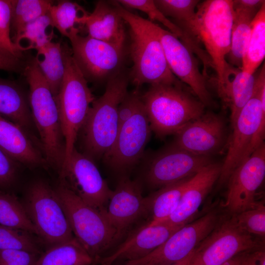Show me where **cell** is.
<instances>
[{
  "mask_svg": "<svg viewBox=\"0 0 265 265\" xmlns=\"http://www.w3.org/2000/svg\"><path fill=\"white\" fill-rule=\"evenodd\" d=\"M233 18V0H207L199 3L192 20L176 25L183 33L181 40L199 57L200 47H204L206 69L211 67L215 71L216 89L222 101L231 77L239 69L226 60Z\"/></svg>",
  "mask_w": 265,
  "mask_h": 265,
  "instance_id": "1",
  "label": "cell"
},
{
  "mask_svg": "<svg viewBox=\"0 0 265 265\" xmlns=\"http://www.w3.org/2000/svg\"><path fill=\"white\" fill-rule=\"evenodd\" d=\"M118 13L130 27V53L133 66L129 74L137 88L144 83H177L181 82L171 72L161 42L152 22L134 14L112 1Z\"/></svg>",
  "mask_w": 265,
  "mask_h": 265,
  "instance_id": "2",
  "label": "cell"
},
{
  "mask_svg": "<svg viewBox=\"0 0 265 265\" xmlns=\"http://www.w3.org/2000/svg\"><path fill=\"white\" fill-rule=\"evenodd\" d=\"M129 74L122 70L106 81L105 91L91 104L79 134L84 154L93 160L112 146L119 125L118 108L127 93Z\"/></svg>",
  "mask_w": 265,
  "mask_h": 265,
  "instance_id": "3",
  "label": "cell"
},
{
  "mask_svg": "<svg viewBox=\"0 0 265 265\" xmlns=\"http://www.w3.org/2000/svg\"><path fill=\"white\" fill-rule=\"evenodd\" d=\"M29 85L28 102L47 165L58 173L65 160V145L57 105L34 58L26 62L23 72Z\"/></svg>",
  "mask_w": 265,
  "mask_h": 265,
  "instance_id": "4",
  "label": "cell"
},
{
  "mask_svg": "<svg viewBox=\"0 0 265 265\" xmlns=\"http://www.w3.org/2000/svg\"><path fill=\"white\" fill-rule=\"evenodd\" d=\"M141 100L152 132L160 138L175 135L205 112L204 104L182 82L151 84Z\"/></svg>",
  "mask_w": 265,
  "mask_h": 265,
  "instance_id": "5",
  "label": "cell"
},
{
  "mask_svg": "<svg viewBox=\"0 0 265 265\" xmlns=\"http://www.w3.org/2000/svg\"><path fill=\"white\" fill-rule=\"evenodd\" d=\"M74 237L95 264L121 237L105 212L85 203L69 189L59 184L54 188Z\"/></svg>",
  "mask_w": 265,
  "mask_h": 265,
  "instance_id": "6",
  "label": "cell"
},
{
  "mask_svg": "<svg viewBox=\"0 0 265 265\" xmlns=\"http://www.w3.org/2000/svg\"><path fill=\"white\" fill-rule=\"evenodd\" d=\"M62 47L65 72L58 93L54 98L65 145L63 166L70 159L79 132L95 98L73 57L71 48L64 42Z\"/></svg>",
  "mask_w": 265,
  "mask_h": 265,
  "instance_id": "7",
  "label": "cell"
},
{
  "mask_svg": "<svg viewBox=\"0 0 265 265\" xmlns=\"http://www.w3.org/2000/svg\"><path fill=\"white\" fill-rule=\"evenodd\" d=\"M265 82V71L257 75V83L252 97L243 106L232 125V132L227 142V152L222 163L219 185L227 182L237 166L264 142L265 105L260 97V89Z\"/></svg>",
  "mask_w": 265,
  "mask_h": 265,
  "instance_id": "8",
  "label": "cell"
},
{
  "mask_svg": "<svg viewBox=\"0 0 265 265\" xmlns=\"http://www.w3.org/2000/svg\"><path fill=\"white\" fill-rule=\"evenodd\" d=\"M23 203L37 236L49 247L75 238L54 188L45 181H33Z\"/></svg>",
  "mask_w": 265,
  "mask_h": 265,
  "instance_id": "9",
  "label": "cell"
},
{
  "mask_svg": "<svg viewBox=\"0 0 265 265\" xmlns=\"http://www.w3.org/2000/svg\"><path fill=\"white\" fill-rule=\"evenodd\" d=\"M262 243L241 229L231 215L222 218L198 245L188 265H221L242 252L263 249Z\"/></svg>",
  "mask_w": 265,
  "mask_h": 265,
  "instance_id": "10",
  "label": "cell"
},
{
  "mask_svg": "<svg viewBox=\"0 0 265 265\" xmlns=\"http://www.w3.org/2000/svg\"><path fill=\"white\" fill-rule=\"evenodd\" d=\"M69 40L73 57L87 81H107L123 70L125 58L124 47L87 35H77Z\"/></svg>",
  "mask_w": 265,
  "mask_h": 265,
  "instance_id": "11",
  "label": "cell"
},
{
  "mask_svg": "<svg viewBox=\"0 0 265 265\" xmlns=\"http://www.w3.org/2000/svg\"><path fill=\"white\" fill-rule=\"evenodd\" d=\"M60 184L85 203L105 212L112 193L94 160L75 147L69 161L58 173Z\"/></svg>",
  "mask_w": 265,
  "mask_h": 265,
  "instance_id": "12",
  "label": "cell"
},
{
  "mask_svg": "<svg viewBox=\"0 0 265 265\" xmlns=\"http://www.w3.org/2000/svg\"><path fill=\"white\" fill-rule=\"evenodd\" d=\"M222 218L216 210H212L180 228L145 257L130 262L140 265H171L179 262L194 250Z\"/></svg>",
  "mask_w": 265,
  "mask_h": 265,
  "instance_id": "13",
  "label": "cell"
},
{
  "mask_svg": "<svg viewBox=\"0 0 265 265\" xmlns=\"http://www.w3.org/2000/svg\"><path fill=\"white\" fill-rule=\"evenodd\" d=\"M151 132L142 102L133 115L119 128L112 146L103 157L104 162L118 172L132 169L143 157Z\"/></svg>",
  "mask_w": 265,
  "mask_h": 265,
  "instance_id": "14",
  "label": "cell"
},
{
  "mask_svg": "<svg viewBox=\"0 0 265 265\" xmlns=\"http://www.w3.org/2000/svg\"><path fill=\"white\" fill-rule=\"evenodd\" d=\"M212 162V157L196 155L170 145L149 159L145 180L150 186L159 189L191 177Z\"/></svg>",
  "mask_w": 265,
  "mask_h": 265,
  "instance_id": "15",
  "label": "cell"
},
{
  "mask_svg": "<svg viewBox=\"0 0 265 265\" xmlns=\"http://www.w3.org/2000/svg\"><path fill=\"white\" fill-rule=\"evenodd\" d=\"M265 177V144L258 147L234 170L228 180L224 207L231 215L255 207L258 189Z\"/></svg>",
  "mask_w": 265,
  "mask_h": 265,
  "instance_id": "16",
  "label": "cell"
},
{
  "mask_svg": "<svg viewBox=\"0 0 265 265\" xmlns=\"http://www.w3.org/2000/svg\"><path fill=\"white\" fill-rule=\"evenodd\" d=\"M152 22L171 72L183 83L188 85L205 106L211 105L212 101L207 87L206 77L201 72L192 50L168 30Z\"/></svg>",
  "mask_w": 265,
  "mask_h": 265,
  "instance_id": "17",
  "label": "cell"
},
{
  "mask_svg": "<svg viewBox=\"0 0 265 265\" xmlns=\"http://www.w3.org/2000/svg\"><path fill=\"white\" fill-rule=\"evenodd\" d=\"M228 139L223 118L207 111L177 132L170 145L196 155L212 157L221 152Z\"/></svg>",
  "mask_w": 265,
  "mask_h": 265,
  "instance_id": "18",
  "label": "cell"
},
{
  "mask_svg": "<svg viewBox=\"0 0 265 265\" xmlns=\"http://www.w3.org/2000/svg\"><path fill=\"white\" fill-rule=\"evenodd\" d=\"M148 213V202L140 183L123 176L112 191L105 215L121 236L142 216Z\"/></svg>",
  "mask_w": 265,
  "mask_h": 265,
  "instance_id": "19",
  "label": "cell"
},
{
  "mask_svg": "<svg viewBox=\"0 0 265 265\" xmlns=\"http://www.w3.org/2000/svg\"><path fill=\"white\" fill-rule=\"evenodd\" d=\"M183 226L165 222L141 227L121 244L114 251L102 258L101 265H113L141 259L164 243Z\"/></svg>",
  "mask_w": 265,
  "mask_h": 265,
  "instance_id": "20",
  "label": "cell"
},
{
  "mask_svg": "<svg viewBox=\"0 0 265 265\" xmlns=\"http://www.w3.org/2000/svg\"><path fill=\"white\" fill-rule=\"evenodd\" d=\"M221 167L222 163L212 162L191 177L175 210L163 222L177 226L189 223L218 180Z\"/></svg>",
  "mask_w": 265,
  "mask_h": 265,
  "instance_id": "21",
  "label": "cell"
},
{
  "mask_svg": "<svg viewBox=\"0 0 265 265\" xmlns=\"http://www.w3.org/2000/svg\"><path fill=\"white\" fill-rule=\"evenodd\" d=\"M0 148L20 164L29 167L47 165L26 130L0 114Z\"/></svg>",
  "mask_w": 265,
  "mask_h": 265,
  "instance_id": "22",
  "label": "cell"
},
{
  "mask_svg": "<svg viewBox=\"0 0 265 265\" xmlns=\"http://www.w3.org/2000/svg\"><path fill=\"white\" fill-rule=\"evenodd\" d=\"M125 23L112 2L99 0L87 20L85 32L92 38L124 47Z\"/></svg>",
  "mask_w": 265,
  "mask_h": 265,
  "instance_id": "23",
  "label": "cell"
},
{
  "mask_svg": "<svg viewBox=\"0 0 265 265\" xmlns=\"http://www.w3.org/2000/svg\"><path fill=\"white\" fill-rule=\"evenodd\" d=\"M0 114L25 130L33 123L27 101L22 88L0 78Z\"/></svg>",
  "mask_w": 265,
  "mask_h": 265,
  "instance_id": "24",
  "label": "cell"
},
{
  "mask_svg": "<svg viewBox=\"0 0 265 265\" xmlns=\"http://www.w3.org/2000/svg\"><path fill=\"white\" fill-rule=\"evenodd\" d=\"M49 12L54 28L69 39L85 31L90 13L78 3L60 0L56 5L53 4Z\"/></svg>",
  "mask_w": 265,
  "mask_h": 265,
  "instance_id": "25",
  "label": "cell"
},
{
  "mask_svg": "<svg viewBox=\"0 0 265 265\" xmlns=\"http://www.w3.org/2000/svg\"><path fill=\"white\" fill-rule=\"evenodd\" d=\"M190 178L163 186L147 196L148 214L151 216V220L148 222L150 225L161 223L170 217L178 205Z\"/></svg>",
  "mask_w": 265,
  "mask_h": 265,
  "instance_id": "26",
  "label": "cell"
},
{
  "mask_svg": "<svg viewBox=\"0 0 265 265\" xmlns=\"http://www.w3.org/2000/svg\"><path fill=\"white\" fill-rule=\"evenodd\" d=\"M35 61L55 97L58 93L65 72L61 42H49L37 50Z\"/></svg>",
  "mask_w": 265,
  "mask_h": 265,
  "instance_id": "27",
  "label": "cell"
},
{
  "mask_svg": "<svg viewBox=\"0 0 265 265\" xmlns=\"http://www.w3.org/2000/svg\"><path fill=\"white\" fill-rule=\"evenodd\" d=\"M254 74L238 69L230 79L223 103L230 108L231 125L255 92L257 80Z\"/></svg>",
  "mask_w": 265,
  "mask_h": 265,
  "instance_id": "28",
  "label": "cell"
},
{
  "mask_svg": "<svg viewBox=\"0 0 265 265\" xmlns=\"http://www.w3.org/2000/svg\"><path fill=\"white\" fill-rule=\"evenodd\" d=\"M93 259L75 238L49 247L34 265H94Z\"/></svg>",
  "mask_w": 265,
  "mask_h": 265,
  "instance_id": "29",
  "label": "cell"
},
{
  "mask_svg": "<svg viewBox=\"0 0 265 265\" xmlns=\"http://www.w3.org/2000/svg\"><path fill=\"white\" fill-rule=\"evenodd\" d=\"M230 51L226 60L231 66L241 69L242 58L250 36L252 22L257 13L234 8Z\"/></svg>",
  "mask_w": 265,
  "mask_h": 265,
  "instance_id": "30",
  "label": "cell"
},
{
  "mask_svg": "<svg viewBox=\"0 0 265 265\" xmlns=\"http://www.w3.org/2000/svg\"><path fill=\"white\" fill-rule=\"evenodd\" d=\"M54 27L49 12L26 25L12 39L20 51H36L52 41Z\"/></svg>",
  "mask_w": 265,
  "mask_h": 265,
  "instance_id": "31",
  "label": "cell"
},
{
  "mask_svg": "<svg viewBox=\"0 0 265 265\" xmlns=\"http://www.w3.org/2000/svg\"><path fill=\"white\" fill-rule=\"evenodd\" d=\"M265 56V4L252 22L251 30L244 53L242 70L254 74Z\"/></svg>",
  "mask_w": 265,
  "mask_h": 265,
  "instance_id": "32",
  "label": "cell"
},
{
  "mask_svg": "<svg viewBox=\"0 0 265 265\" xmlns=\"http://www.w3.org/2000/svg\"><path fill=\"white\" fill-rule=\"evenodd\" d=\"M0 225L37 235L23 203L11 192L0 190Z\"/></svg>",
  "mask_w": 265,
  "mask_h": 265,
  "instance_id": "33",
  "label": "cell"
},
{
  "mask_svg": "<svg viewBox=\"0 0 265 265\" xmlns=\"http://www.w3.org/2000/svg\"><path fill=\"white\" fill-rule=\"evenodd\" d=\"M11 30L14 33V37L26 25L48 13L53 2L48 0H11Z\"/></svg>",
  "mask_w": 265,
  "mask_h": 265,
  "instance_id": "34",
  "label": "cell"
},
{
  "mask_svg": "<svg viewBox=\"0 0 265 265\" xmlns=\"http://www.w3.org/2000/svg\"><path fill=\"white\" fill-rule=\"evenodd\" d=\"M31 234L0 225V250H22L41 254Z\"/></svg>",
  "mask_w": 265,
  "mask_h": 265,
  "instance_id": "35",
  "label": "cell"
},
{
  "mask_svg": "<svg viewBox=\"0 0 265 265\" xmlns=\"http://www.w3.org/2000/svg\"><path fill=\"white\" fill-rule=\"evenodd\" d=\"M199 0H156L158 9L167 18L174 19L176 25L188 22L195 16Z\"/></svg>",
  "mask_w": 265,
  "mask_h": 265,
  "instance_id": "36",
  "label": "cell"
},
{
  "mask_svg": "<svg viewBox=\"0 0 265 265\" xmlns=\"http://www.w3.org/2000/svg\"><path fill=\"white\" fill-rule=\"evenodd\" d=\"M123 7L135 9L147 15L150 21H157L165 26L169 31L180 40L183 36L182 30L158 9L152 0H116Z\"/></svg>",
  "mask_w": 265,
  "mask_h": 265,
  "instance_id": "37",
  "label": "cell"
},
{
  "mask_svg": "<svg viewBox=\"0 0 265 265\" xmlns=\"http://www.w3.org/2000/svg\"><path fill=\"white\" fill-rule=\"evenodd\" d=\"M234 215L239 226L248 233L259 238L265 236V207L259 202L254 208Z\"/></svg>",
  "mask_w": 265,
  "mask_h": 265,
  "instance_id": "38",
  "label": "cell"
},
{
  "mask_svg": "<svg viewBox=\"0 0 265 265\" xmlns=\"http://www.w3.org/2000/svg\"><path fill=\"white\" fill-rule=\"evenodd\" d=\"M11 0H0V37L9 53L22 57V52L15 46L11 37Z\"/></svg>",
  "mask_w": 265,
  "mask_h": 265,
  "instance_id": "39",
  "label": "cell"
},
{
  "mask_svg": "<svg viewBox=\"0 0 265 265\" xmlns=\"http://www.w3.org/2000/svg\"><path fill=\"white\" fill-rule=\"evenodd\" d=\"M19 166L0 148V190L11 192L17 180Z\"/></svg>",
  "mask_w": 265,
  "mask_h": 265,
  "instance_id": "40",
  "label": "cell"
},
{
  "mask_svg": "<svg viewBox=\"0 0 265 265\" xmlns=\"http://www.w3.org/2000/svg\"><path fill=\"white\" fill-rule=\"evenodd\" d=\"M41 254L22 250H0V265H34Z\"/></svg>",
  "mask_w": 265,
  "mask_h": 265,
  "instance_id": "41",
  "label": "cell"
},
{
  "mask_svg": "<svg viewBox=\"0 0 265 265\" xmlns=\"http://www.w3.org/2000/svg\"><path fill=\"white\" fill-rule=\"evenodd\" d=\"M141 103V95L138 88L128 92L118 108L119 129L133 115Z\"/></svg>",
  "mask_w": 265,
  "mask_h": 265,
  "instance_id": "42",
  "label": "cell"
},
{
  "mask_svg": "<svg viewBox=\"0 0 265 265\" xmlns=\"http://www.w3.org/2000/svg\"><path fill=\"white\" fill-rule=\"evenodd\" d=\"M25 64L21 58L0 52V70L23 72Z\"/></svg>",
  "mask_w": 265,
  "mask_h": 265,
  "instance_id": "43",
  "label": "cell"
},
{
  "mask_svg": "<svg viewBox=\"0 0 265 265\" xmlns=\"http://www.w3.org/2000/svg\"><path fill=\"white\" fill-rule=\"evenodd\" d=\"M265 4L263 0H234L233 7L239 8L257 13L262 7Z\"/></svg>",
  "mask_w": 265,
  "mask_h": 265,
  "instance_id": "44",
  "label": "cell"
},
{
  "mask_svg": "<svg viewBox=\"0 0 265 265\" xmlns=\"http://www.w3.org/2000/svg\"><path fill=\"white\" fill-rule=\"evenodd\" d=\"M240 265H265V251L262 249L250 252Z\"/></svg>",
  "mask_w": 265,
  "mask_h": 265,
  "instance_id": "45",
  "label": "cell"
},
{
  "mask_svg": "<svg viewBox=\"0 0 265 265\" xmlns=\"http://www.w3.org/2000/svg\"><path fill=\"white\" fill-rule=\"evenodd\" d=\"M251 251L239 253L221 265H240Z\"/></svg>",
  "mask_w": 265,
  "mask_h": 265,
  "instance_id": "46",
  "label": "cell"
},
{
  "mask_svg": "<svg viewBox=\"0 0 265 265\" xmlns=\"http://www.w3.org/2000/svg\"><path fill=\"white\" fill-rule=\"evenodd\" d=\"M194 251H193L191 253H190L186 258H185L183 260L171 265H188L189 262H190L191 259L192 258L193 256Z\"/></svg>",
  "mask_w": 265,
  "mask_h": 265,
  "instance_id": "47",
  "label": "cell"
},
{
  "mask_svg": "<svg viewBox=\"0 0 265 265\" xmlns=\"http://www.w3.org/2000/svg\"><path fill=\"white\" fill-rule=\"evenodd\" d=\"M0 52L5 53V54L11 55L9 53L7 48L4 46V45L3 44L0 37Z\"/></svg>",
  "mask_w": 265,
  "mask_h": 265,
  "instance_id": "48",
  "label": "cell"
},
{
  "mask_svg": "<svg viewBox=\"0 0 265 265\" xmlns=\"http://www.w3.org/2000/svg\"><path fill=\"white\" fill-rule=\"evenodd\" d=\"M122 265H140L139 264H135L132 262H126L124 263Z\"/></svg>",
  "mask_w": 265,
  "mask_h": 265,
  "instance_id": "49",
  "label": "cell"
}]
</instances>
